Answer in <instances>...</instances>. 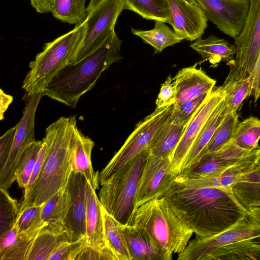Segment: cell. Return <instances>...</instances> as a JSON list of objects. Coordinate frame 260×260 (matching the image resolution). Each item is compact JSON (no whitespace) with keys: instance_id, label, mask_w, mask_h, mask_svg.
Wrapping results in <instances>:
<instances>
[{"instance_id":"22","label":"cell","mask_w":260,"mask_h":260,"mask_svg":"<svg viewBox=\"0 0 260 260\" xmlns=\"http://www.w3.org/2000/svg\"><path fill=\"white\" fill-rule=\"evenodd\" d=\"M42 229L18 232L16 224L0 235V260H28L34 242Z\"/></svg>"},{"instance_id":"29","label":"cell","mask_w":260,"mask_h":260,"mask_svg":"<svg viewBox=\"0 0 260 260\" xmlns=\"http://www.w3.org/2000/svg\"><path fill=\"white\" fill-rule=\"evenodd\" d=\"M166 23L155 20L153 28L148 30L131 29L134 35L140 37L144 42L151 46L155 53L161 52L164 49L177 44L183 40L170 28Z\"/></svg>"},{"instance_id":"33","label":"cell","mask_w":260,"mask_h":260,"mask_svg":"<svg viewBox=\"0 0 260 260\" xmlns=\"http://www.w3.org/2000/svg\"><path fill=\"white\" fill-rule=\"evenodd\" d=\"M126 9L143 18L169 23L170 16L167 0H124Z\"/></svg>"},{"instance_id":"25","label":"cell","mask_w":260,"mask_h":260,"mask_svg":"<svg viewBox=\"0 0 260 260\" xmlns=\"http://www.w3.org/2000/svg\"><path fill=\"white\" fill-rule=\"evenodd\" d=\"M187 125L177 124L170 118L158 129L148 144L149 153L158 157L172 159Z\"/></svg>"},{"instance_id":"6","label":"cell","mask_w":260,"mask_h":260,"mask_svg":"<svg viewBox=\"0 0 260 260\" xmlns=\"http://www.w3.org/2000/svg\"><path fill=\"white\" fill-rule=\"evenodd\" d=\"M147 149L138 154L110 176L101 185L99 198L105 210L117 221L130 225Z\"/></svg>"},{"instance_id":"46","label":"cell","mask_w":260,"mask_h":260,"mask_svg":"<svg viewBox=\"0 0 260 260\" xmlns=\"http://www.w3.org/2000/svg\"><path fill=\"white\" fill-rule=\"evenodd\" d=\"M80 259L113 260V258L107 253L96 249L87 244L76 259Z\"/></svg>"},{"instance_id":"12","label":"cell","mask_w":260,"mask_h":260,"mask_svg":"<svg viewBox=\"0 0 260 260\" xmlns=\"http://www.w3.org/2000/svg\"><path fill=\"white\" fill-rule=\"evenodd\" d=\"M177 175L173 170L170 157L148 153L140 181L135 210L147 202L162 197Z\"/></svg>"},{"instance_id":"52","label":"cell","mask_w":260,"mask_h":260,"mask_svg":"<svg viewBox=\"0 0 260 260\" xmlns=\"http://www.w3.org/2000/svg\"><path fill=\"white\" fill-rule=\"evenodd\" d=\"M256 164L260 167V148L258 149V157L256 160Z\"/></svg>"},{"instance_id":"37","label":"cell","mask_w":260,"mask_h":260,"mask_svg":"<svg viewBox=\"0 0 260 260\" xmlns=\"http://www.w3.org/2000/svg\"><path fill=\"white\" fill-rule=\"evenodd\" d=\"M42 141H36L29 145L20 157L15 171V181L18 186L26 188L42 147Z\"/></svg>"},{"instance_id":"44","label":"cell","mask_w":260,"mask_h":260,"mask_svg":"<svg viewBox=\"0 0 260 260\" xmlns=\"http://www.w3.org/2000/svg\"><path fill=\"white\" fill-rule=\"evenodd\" d=\"M177 89L174 78L169 75L161 84L155 104L157 108L171 105L175 103Z\"/></svg>"},{"instance_id":"5","label":"cell","mask_w":260,"mask_h":260,"mask_svg":"<svg viewBox=\"0 0 260 260\" xmlns=\"http://www.w3.org/2000/svg\"><path fill=\"white\" fill-rule=\"evenodd\" d=\"M86 21L76 25L71 31L45 44L43 50L29 65L22 86L27 99L43 93L52 78L73 58L84 40Z\"/></svg>"},{"instance_id":"14","label":"cell","mask_w":260,"mask_h":260,"mask_svg":"<svg viewBox=\"0 0 260 260\" xmlns=\"http://www.w3.org/2000/svg\"><path fill=\"white\" fill-rule=\"evenodd\" d=\"M224 98L221 87H214L209 96L187 124L172 157L173 170L180 173L183 161L205 124Z\"/></svg>"},{"instance_id":"35","label":"cell","mask_w":260,"mask_h":260,"mask_svg":"<svg viewBox=\"0 0 260 260\" xmlns=\"http://www.w3.org/2000/svg\"><path fill=\"white\" fill-rule=\"evenodd\" d=\"M67 241L66 234H57L43 228L34 242L28 260H49L58 248Z\"/></svg>"},{"instance_id":"43","label":"cell","mask_w":260,"mask_h":260,"mask_svg":"<svg viewBox=\"0 0 260 260\" xmlns=\"http://www.w3.org/2000/svg\"><path fill=\"white\" fill-rule=\"evenodd\" d=\"M87 244L86 236L73 241H66L54 252L49 260H76Z\"/></svg>"},{"instance_id":"18","label":"cell","mask_w":260,"mask_h":260,"mask_svg":"<svg viewBox=\"0 0 260 260\" xmlns=\"http://www.w3.org/2000/svg\"><path fill=\"white\" fill-rule=\"evenodd\" d=\"M94 142L74 127L69 145V157L73 172L82 174L95 190L99 188V173L94 172L91 161Z\"/></svg>"},{"instance_id":"9","label":"cell","mask_w":260,"mask_h":260,"mask_svg":"<svg viewBox=\"0 0 260 260\" xmlns=\"http://www.w3.org/2000/svg\"><path fill=\"white\" fill-rule=\"evenodd\" d=\"M260 239V223L247 215L233 226L210 237H196L178 254V260H205L215 250L243 240Z\"/></svg>"},{"instance_id":"3","label":"cell","mask_w":260,"mask_h":260,"mask_svg":"<svg viewBox=\"0 0 260 260\" xmlns=\"http://www.w3.org/2000/svg\"><path fill=\"white\" fill-rule=\"evenodd\" d=\"M53 137L51 148L29 194L19 205V211L29 206L44 204L55 193L66 188L72 172L69 145L75 116L61 117L51 123Z\"/></svg>"},{"instance_id":"7","label":"cell","mask_w":260,"mask_h":260,"mask_svg":"<svg viewBox=\"0 0 260 260\" xmlns=\"http://www.w3.org/2000/svg\"><path fill=\"white\" fill-rule=\"evenodd\" d=\"M173 104L157 108L139 121L124 143L99 173L102 185L110 176L146 149L151 139L169 119Z\"/></svg>"},{"instance_id":"19","label":"cell","mask_w":260,"mask_h":260,"mask_svg":"<svg viewBox=\"0 0 260 260\" xmlns=\"http://www.w3.org/2000/svg\"><path fill=\"white\" fill-rule=\"evenodd\" d=\"M94 189L88 182L86 186V233L88 245L109 254L113 260H118L107 247L104 232L102 205Z\"/></svg>"},{"instance_id":"24","label":"cell","mask_w":260,"mask_h":260,"mask_svg":"<svg viewBox=\"0 0 260 260\" xmlns=\"http://www.w3.org/2000/svg\"><path fill=\"white\" fill-rule=\"evenodd\" d=\"M70 204V195L66 188L55 193L43 206L42 218L44 228L55 234H66L64 223Z\"/></svg>"},{"instance_id":"11","label":"cell","mask_w":260,"mask_h":260,"mask_svg":"<svg viewBox=\"0 0 260 260\" xmlns=\"http://www.w3.org/2000/svg\"><path fill=\"white\" fill-rule=\"evenodd\" d=\"M43 93L28 99L23 115L17 124V129L8 159L0 170V187L8 189L15 181V171L18 161L25 149L36 141L35 119L38 106Z\"/></svg>"},{"instance_id":"30","label":"cell","mask_w":260,"mask_h":260,"mask_svg":"<svg viewBox=\"0 0 260 260\" xmlns=\"http://www.w3.org/2000/svg\"><path fill=\"white\" fill-rule=\"evenodd\" d=\"M243 240L220 247L207 256L205 260L260 259V242Z\"/></svg>"},{"instance_id":"48","label":"cell","mask_w":260,"mask_h":260,"mask_svg":"<svg viewBox=\"0 0 260 260\" xmlns=\"http://www.w3.org/2000/svg\"><path fill=\"white\" fill-rule=\"evenodd\" d=\"M37 12L43 14L50 12L54 0H29Z\"/></svg>"},{"instance_id":"17","label":"cell","mask_w":260,"mask_h":260,"mask_svg":"<svg viewBox=\"0 0 260 260\" xmlns=\"http://www.w3.org/2000/svg\"><path fill=\"white\" fill-rule=\"evenodd\" d=\"M258 149L251 151L225 169L205 177L190 180H181L177 177L176 179L193 186L232 190L236 184L242 182L257 167Z\"/></svg>"},{"instance_id":"36","label":"cell","mask_w":260,"mask_h":260,"mask_svg":"<svg viewBox=\"0 0 260 260\" xmlns=\"http://www.w3.org/2000/svg\"><path fill=\"white\" fill-rule=\"evenodd\" d=\"M224 92L225 114L237 112L245 99L252 94L249 77L237 79L221 85Z\"/></svg>"},{"instance_id":"2","label":"cell","mask_w":260,"mask_h":260,"mask_svg":"<svg viewBox=\"0 0 260 260\" xmlns=\"http://www.w3.org/2000/svg\"><path fill=\"white\" fill-rule=\"evenodd\" d=\"M121 43L113 30L94 52L61 69L48 83L44 96L75 108L80 97L94 86L102 73L120 60Z\"/></svg>"},{"instance_id":"34","label":"cell","mask_w":260,"mask_h":260,"mask_svg":"<svg viewBox=\"0 0 260 260\" xmlns=\"http://www.w3.org/2000/svg\"><path fill=\"white\" fill-rule=\"evenodd\" d=\"M232 141L239 147L251 152L260 148V119L250 116L239 121Z\"/></svg>"},{"instance_id":"50","label":"cell","mask_w":260,"mask_h":260,"mask_svg":"<svg viewBox=\"0 0 260 260\" xmlns=\"http://www.w3.org/2000/svg\"><path fill=\"white\" fill-rule=\"evenodd\" d=\"M250 216L260 223V207H254L248 209Z\"/></svg>"},{"instance_id":"15","label":"cell","mask_w":260,"mask_h":260,"mask_svg":"<svg viewBox=\"0 0 260 260\" xmlns=\"http://www.w3.org/2000/svg\"><path fill=\"white\" fill-rule=\"evenodd\" d=\"M169 24L183 40L193 41L201 37L207 27L208 19L194 0H167Z\"/></svg>"},{"instance_id":"40","label":"cell","mask_w":260,"mask_h":260,"mask_svg":"<svg viewBox=\"0 0 260 260\" xmlns=\"http://www.w3.org/2000/svg\"><path fill=\"white\" fill-rule=\"evenodd\" d=\"M211 91L180 104H173L171 120L177 124L187 125L206 101Z\"/></svg>"},{"instance_id":"20","label":"cell","mask_w":260,"mask_h":260,"mask_svg":"<svg viewBox=\"0 0 260 260\" xmlns=\"http://www.w3.org/2000/svg\"><path fill=\"white\" fill-rule=\"evenodd\" d=\"M123 232L133 260L172 259V254L141 229L124 224Z\"/></svg>"},{"instance_id":"8","label":"cell","mask_w":260,"mask_h":260,"mask_svg":"<svg viewBox=\"0 0 260 260\" xmlns=\"http://www.w3.org/2000/svg\"><path fill=\"white\" fill-rule=\"evenodd\" d=\"M235 58L222 85L248 77L260 51V0H250L244 27L235 40Z\"/></svg>"},{"instance_id":"31","label":"cell","mask_w":260,"mask_h":260,"mask_svg":"<svg viewBox=\"0 0 260 260\" xmlns=\"http://www.w3.org/2000/svg\"><path fill=\"white\" fill-rule=\"evenodd\" d=\"M232 190L247 210L252 207H260V167L257 166L242 182L236 184Z\"/></svg>"},{"instance_id":"45","label":"cell","mask_w":260,"mask_h":260,"mask_svg":"<svg viewBox=\"0 0 260 260\" xmlns=\"http://www.w3.org/2000/svg\"><path fill=\"white\" fill-rule=\"evenodd\" d=\"M17 124L9 129L0 138V170L4 167L11 150Z\"/></svg>"},{"instance_id":"21","label":"cell","mask_w":260,"mask_h":260,"mask_svg":"<svg viewBox=\"0 0 260 260\" xmlns=\"http://www.w3.org/2000/svg\"><path fill=\"white\" fill-rule=\"evenodd\" d=\"M177 95L174 104H180L212 90L216 81L194 67L180 70L175 76Z\"/></svg>"},{"instance_id":"26","label":"cell","mask_w":260,"mask_h":260,"mask_svg":"<svg viewBox=\"0 0 260 260\" xmlns=\"http://www.w3.org/2000/svg\"><path fill=\"white\" fill-rule=\"evenodd\" d=\"M235 162V158L229 152L218 150L205 154L196 163L181 171L177 177L181 180L199 178L223 170Z\"/></svg>"},{"instance_id":"38","label":"cell","mask_w":260,"mask_h":260,"mask_svg":"<svg viewBox=\"0 0 260 260\" xmlns=\"http://www.w3.org/2000/svg\"><path fill=\"white\" fill-rule=\"evenodd\" d=\"M239 122L237 112L225 114L206 148L203 155L217 151L229 142L233 138Z\"/></svg>"},{"instance_id":"28","label":"cell","mask_w":260,"mask_h":260,"mask_svg":"<svg viewBox=\"0 0 260 260\" xmlns=\"http://www.w3.org/2000/svg\"><path fill=\"white\" fill-rule=\"evenodd\" d=\"M105 240L107 247L118 260H133L123 232V225L102 206Z\"/></svg>"},{"instance_id":"1","label":"cell","mask_w":260,"mask_h":260,"mask_svg":"<svg viewBox=\"0 0 260 260\" xmlns=\"http://www.w3.org/2000/svg\"><path fill=\"white\" fill-rule=\"evenodd\" d=\"M164 197L197 237H210L248 215L232 190L203 187L176 178Z\"/></svg>"},{"instance_id":"23","label":"cell","mask_w":260,"mask_h":260,"mask_svg":"<svg viewBox=\"0 0 260 260\" xmlns=\"http://www.w3.org/2000/svg\"><path fill=\"white\" fill-rule=\"evenodd\" d=\"M225 109L223 99L211 115L186 155L180 173L196 163L203 156L206 148L224 117Z\"/></svg>"},{"instance_id":"47","label":"cell","mask_w":260,"mask_h":260,"mask_svg":"<svg viewBox=\"0 0 260 260\" xmlns=\"http://www.w3.org/2000/svg\"><path fill=\"white\" fill-rule=\"evenodd\" d=\"M249 77L252 86V94L255 103L260 98V51Z\"/></svg>"},{"instance_id":"27","label":"cell","mask_w":260,"mask_h":260,"mask_svg":"<svg viewBox=\"0 0 260 260\" xmlns=\"http://www.w3.org/2000/svg\"><path fill=\"white\" fill-rule=\"evenodd\" d=\"M190 47L213 64L223 61L230 64L236 54L235 45L215 36L206 39L200 37L191 43Z\"/></svg>"},{"instance_id":"41","label":"cell","mask_w":260,"mask_h":260,"mask_svg":"<svg viewBox=\"0 0 260 260\" xmlns=\"http://www.w3.org/2000/svg\"><path fill=\"white\" fill-rule=\"evenodd\" d=\"M43 204L27 206L19 211L15 223L19 233L42 229L47 225L42 218Z\"/></svg>"},{"instance_id":"16","label":"cell","mask_w":260,"mask_h":260,"mask_svg":"<svg viewBox=\"0 0 260 260\" xmlns=\"http://www.w3.org/2000/svg\"><path fill=\"white\" fill-rule=\"evenodd\" d=\"M87 183V180L82 174L72 172L66 187L70 195V207L64 223L68 241L86 236Z\"/></svg>"},{"instance_id":"49","label":"cell","mask_w":260,"mask_h":260,"mask_svg":"<svg viewBox=\"0 0 260 260\" xmlns=\"http://www.w3.org/2000/svg\"><path fill=\"white\" fill-rule=\"evenodd\" d=\"M1 105H0V119L2 120L4 117V114L9 105L13 102V96L5 93L1 89Z\"/></svg>"},{"instance_id":"32","label":"cell","mask_w":260,"mask_h":260,"mask_svg":"<svg viewBox=\"0 0 260 260\" xmlns=\"http://www.w3.org/2000/svg\"><path fill=\"white\" fill-rule=\"evenodd\" d=\"M86 0H54L50 12L63 22L77 25L88 17Z\"/></svg>"},{"instance_id":"51","label":"cell","mask_w":260,"mask_h":260,"mask_svg":"<svg viewBox=\"0 0 260 260\" xmlns=\"http://www.w3.org/2000/svg\"><path fill=\"white\" fill-rule=\"evenodd\" d=\"M105 1V0H91L87 7L88 14L89 15Z\"/></svg>"},{"instance_id":"4","label":"cell","mask_w":260,"mask_h":260,"mask_svg":"<svg viewBox=\"0 0 260 260\" xmlns=\"http://www.w3.org/2000/svg\"><path fill=\"white\" fill-rule=\"evenodd\" d=\"M129 225L142 230L172 254L182 252L193 233L164 197L137 208Z\"/></svg>"},{"instance_id":"13","label":"cell","mask_w":260,"mask_h":260,"mask_svg":"<svg viewBox=\"0 0 260 260\" xmlns=\"http://www.w3.org/2000/svg\"><path fill=\"white\" fill-rule=\"evenodd\" d=\"M222 32L235 40L241 33L249 9L250 0H194Z\"/></svg>"},{"instance_id":"39","label":"cell","mask_w":260,"mask_h":260,"mask_svg":"<svg viewBox=\"0 0 260 260\" xmlns=\"http://www.w3.org/2000/svg\"><path fill=\"white\" fill-rule=\"evenodd\" d=\"M19 213L17 201L11 198L8 189H0V235L15 225Z\"/></svg>"},{"instance_id":"42","label":"cell","mask_w":260,"mask_h":260,"mask_svg":"<svg viewBox=\"0 0 260 260\" xmlns=\"http://www.w3.org/2000/svg\"><path fill=\"white\" fill-rule=\"evenodd\" d=\"M53 137V128L51 124L46 128L45 137L42 140V147L38 156L29 182L26 188L24 189L23 200L25 199L28 196L39 176L40 173L51 148Z\"/></svg>"},{"instance_id":"10","label":"cell","mask_w":260,"mask_h":260,"mask_svg":"<svg viewBox=\"0 0 260 260\" xmlns=\"http://www.w3.org/2000/svg\"><path fill=\"white\" fill-rule=\"evenodd\" d=\"M124 9V0H105L88 15L84 40L72 63L81 60L102 44L115 30L117 18Z\"/></svg>"}]
</instances>
